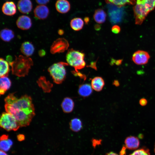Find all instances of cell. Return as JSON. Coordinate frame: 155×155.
<instances>
[{
    "label": "cell",
    "mask_w": 155,
    "mask_h": 155,
    "mask_svg": "<svg viewBox=\"0 0 155 155\" xmlns=\"http://www.w3.org/2000/svg\"><path fill=\"white\" fill-rule=\"evenodd\" d=\"M6 112L12 115L20 127L28 126L34 116L35 109L30 96L25 95L18 98L14 93L5 99Z\"/></svg>",
    "instance_id": "cell-1"
},
{
    "label": "cell",
    "mask_w": 155,
    "mask_h": 155,
    "mask_svg": "<svg viewBox=\"0 0 155 155\" xmlns=\"http://www.w3.org/2000/svg\"><path fill=\"white\" fill-rule=\"evenodd\" d=\"M9 63L13 74L19 77H24L28 75L33 62L29 57L20 55L15 56V60Z\"/></svg>",
    "instance_id": "cell-2"
},
{
    "label": "cell",
    "mask_w": 155,
    "mask_h": 155,
    "mask_svg": "<svg viewBox=\"0 0 155 155\" xmlns=\"http://www.w3.org/2000/svg\"><path fill=\"white\" fill-rule=\"evenodd\" d=\"M155 7V0H136L133 8L135 23L140 25L147 15Z\"/></svg>",
    "instance_id": "cell-3"
},
{
    "label": "cell",
    "mask_w": 155,
    "mask_h": 155,
    "mask_svg": "<svg viewBox=\"0 0 155 155\" xmlns=\"http://www.w3.org/2000/svg\"><path fill=\"white\" fill-rule=\"evenodd\" d=\"M85 54L78 51L73 49L69 50L66 55L67 63L73 67L76 72L84 68L86 65L84 61Z\"/></svg>",
    "instance_id": "cell-4"
},
{
    "label": "cell",
    "mask_w": 155,
    "mask_h": 155,
    "mask_svg": "<svg viewBox=\"0 0 155 155\" xmlns=\"http://www.w3.org/2000/svg\"><path fill=\"white\" fill-rule=\"evenodd\" d=\"M67 63L60 62L55 63L48 69V71L54 82L58 84L61 83L66 78V72L65 66Z\"/></svg>",
    "instance_id": "cell-5"
},
{
    "label": "cell",
    "mask_w": 155,
    "mask_h": 155,
    "mask_svg": "<svg viewBox=\"0 0 155 155\" xmlns=\"http://www.w3.org/2000/svg\"><path fill=\"white\" fill-rule=\"evenodd\" d=\"M0 126L7 131H16L20 127L14 117L6 112L2 113L0 118Z\"/></svg>",
    "instance_id": "cell-6"
},
{
    "label": "cell",
    "mask_w": 155,
    "mask_h": 155,
    "mask_svg": "<svg viewBox=\"0 0 155 155\" xmlns=\"http://www.w3.org/2000/svg\"><path fill=\"white\" fill-rule=\"evenodd\" d=\"M112 4H110L108 6V14L111 22L114 24L121 21L123 11L122 7Z\"/></svg>",
    "instance_id": "cell-7"
},
{
    "label": "cell",
    "mask_w": 155,
    "mask_h": 155,
    "mask_svg": "<svg viewBox=\"0 0 155 155\" xmlns=\"http://www.w3.org/2000/svg\"><path fill=\"white\" fill-rule=\"evenodd\" d=\"M69 46L68 41L64 38H59L53 43L50 48L51 53L52 54L64 52Z\"/></svg>",
    "instance_id": "cell-8"
},
{
    "label": "cell",
    "mask_w": 155,
    "mask_h": 155,
    "mask_svg": "<svg viewBox=\"0 0 155 155\" xmlns=\"http://www.w3.org/2000/svg\"><path fill=\"white\" fill-rule=\"evenodd\" d=\"M150 58V55L148 52L143 51L139 50L134 53L132 59L135 64L142 65L146 64Z\"/></svg>",
    "instance_id": "cell-9"
},
{
    "label": "cell",
    "mask_w": 155,
    "mask_h": 155,
    "mask_svg": "<svg viewBox=\"0 0 155 155\" xmlns=\"http://www.w3.org/2000/svg\"><path fill=\"white\" fill-rule=\"evenodd\" d=\"M17 26L23 30H27L31 27L32 23L30 18L27 16L22 15L18 17L16 22Z\"/></svg>",
    "instance_id": "cell-10"
},
{
    "label": "cell",
    "mask_w": 155,
    "mask_h": 155,
    "mask_svg": "<svg viewBox=\"0 0 155 155\" xmlns=\"http://www.w3.org/2000/svg\"><path fill=\"white\" fill-rule=\"evenodd\" d=\"M49 10L45 5H37L34 11L35 17L40 20H44L48 17L49 14Z\"/></svg>",
    "instance_id": "cell-11"
},
{
    "label": "cell",
    "mask_w": 155,
    "mask_h": 155,
    "mask_svg": "<svg viewBox=\"0 0 155 155\" xmlns=\"http://www.w3.org/2000/svg\"><path fill=\"white\" fill-rule=\"evenodd\" d=\"M17 7L20 12L27 14L30 12L32 8V4L30 0H19Z\"/></svg>",
    "instance_id": "cell-12"
},
{
    "label": "cell",
    "mask_w": 155,
    "mask_h": 155,
    "mask_svg": "<svg viewBox=\"0 0 155 155\" xmlns=\"http://www.w3.org/2000/svg\"><path fill=\"white\" fill-rule=\"evenodd\" d=\"M3 13L5 15L12 16L15 14L16 12V6L13 1H7L3 5L2 7Z\"/></svg>",
    "instance_id": "cell-13"
},
{
    "label": "cell",
    "mask_w": 155,
    "mask_h": 155,
    "mask_svg": "<svg viewBox=\"0 0 155 155\" xmlns=\"http://www.w3.org/2000/svg\"><path fill=\"white\" fill-rule=\"evenodd\" d=\"M55 6L57 10L61 13L67 12L70 8V3L67 0H58L56 1Z\"/></svg>",
    "instance_id": "cell-14"
},
{
    "label": "cell",
    "mask_w": 155,
    "mask_h": 155,
    "mask_svg": "<svg viewBox=\"0 0 155 155\" xmlns=\"http://www.w3.org/2000/svg\"><path fill=\"white\" fill-rule=\"evenodd\" d=\"M140 143L138 138L133 136L128 137L125 140V147L130 150H134L137 148L139 146Z\"/></svg>",
    "instance_id": "cell-15"
},
{
    "label": "cell",
    "mask_w": 155,
    "mask_h": 155,
    "mask_svg": "<svg viewBox=\"0 0 155 155\" xmlns=\"http://www.w3.org/2000/svg\"><path fill=\"white\" fill-rule=\"evenodd\" d=\"M20 51L25 56L29 57L33 54L34 47L31 43L29 41H26L21 44Z\"/></svg>",
    "instance_id": "cell-16"
},
{
    "label": "cell",
    "mask_w": 155,
    "mask_h": 155,
    "mask_svg": "<svg viewBox=\"0 0 155 155\" xmlns=\"http://www.w3.org/2000/svg\"><path fill=\"white\" fill-rule=\"evenodd\" d=\"M8 135L4 134L0 137V149L5 152L8 151L13 144L12 141L8 139Z\"/></svg>",
    "instance_id": "cell-17"
},
{
    "label": "cell",
    "mask_w": 155,
    "mask_h": 155,
    "mask_svg": "<svg viewBox=\"0 0 155 155\" xmlns=\"http://www.w3.org/2000/svg\"><path fill=\"white\" fill-rule=\"evenodd\" d=\"M74 106V103L73 100L68 97L64 99L61 104L63 111L66 113L71 112L73 109Z\"/></svg>",
    "instance_id": "cell-18"
},
{
    "label": "cell",
    "mask_w": 155,
    "mask_h": 155,
    "mask_svg": "<svg viewBox=\"0 0 155 155\" xmlns=\"http://www.w3.org/2000/svg\"><path fill=\"white\" fill-rule=\"evenodd\" d=\"M104 85L103 79L100 77H96L93 78L91 82V86L93 89L97 92L101 91Z\"/></svg>",
    "instance_id": "cell-19"
},
{
    "label": "cell",
    "mask_w": 155,
    "mask_h": 155,
    "mask_svg": "<svg viewBox=\"0 0 155 155\" xmlns=\"http://www.w3.org/2000/svg\"><path fill=\"white\" fill-rule=\"evenodd\" d=\"M91 86L88 84L80 85L78 88V93L81 96L87 97L90 96L92 92Z\"/></svg>",
    "instance_id": "cell-20"
},
{
    "label": "cell",
    "mask_w": 155,
    "mask_h": 155,
    "mask_svg": "<svg viewBox=\"0 0 155 155\" xmlns=\"http://www.w3.org/2000/svg\"><path fill=\"white\" fill-rule=\"evenodd\" d=\"M11 82L7 76L1 77L0 79V93L3 94L10 88Z\"/></svg>",
    "instance_id": "cell-21"
},
{
    "label": "cell",
    "mask_w": 155,
    "mask_h": 155,
    "mask_svg": "<svg viewBox=\"0 0 155 155\" xmlns=\"http://www.w3.org/2000/svg\"><path fill=\"white\" fill-rule=\"evenodd\" d=\"M0 36L1 39L6 42L10 41L14 37V34L11 30L5 28L2 30L0 32Z\"/></svg>",
    "instance_id": "cell-22"
},
{
    "label": "cell",
    "mask_w": 155,
    "mask_h": 155,
    "mask_svg": "<svg viewBox=\"0 0 155 155\" xmlns=\"http://www.w3.org/2000/svg\"><path fill=\"white\" fill-rule=\"evenodd\" d=\"M106 15L102 9H99L96 10L94 13L93 17L94 20L97 23H103L106 20Z\"/></svg>",
    "instance_id": "cell-23"
},
{
    "label": "cell",
    "mask_w": 155,
    "mask_h": 155,
    "mask_svg": "<svg viewBox=\"0 0 155 155\" xmlns=\"http://www.w3.org/2000/svg\"><path fill=\"white\" fill-rule=\"evenodd\" d=\"M9 63L7 61L1 58L0 59V77L7 76L9 71Z\"/></svg>",
    "instance_id": "cell-24"
},
{
    "label": "cell",
    "mask_w": 155,
    "mask_h": 155,
    "mask_svg": "<svg viewBox=\"0 0 155 155\" xmlns=\"http://www.w3.org/2000/svg\"><path fill=\"white\" fill-rule=\"evenodd\" d=\"M69 126L72 131L77 132L80 131L82 129V124L80 119L78 118H74L71 120L69 123Z\"/></svg>",
    "instance_id": "cell-25"
},
{
    "label": "cell",
    "mask_w": 155,
    "mask_h": 155,
    "mask_svg": "<svg viewBox=\"0 0 155 155\" xmlns=\"http://www.w3.org/2000/svg\"><path fill=\"white\" fill-rule=\"evenodd\" d=\"M84 22L80 18H77L72 19L71 21L70 25L74 30L78 31L81 30L84 26Z\"/></svg>",
    "instance_id": "cell-26"
},
{
    "label": "cell",
    "mask_w": 155,
    "mask_h": 155,
    "mask_svg": "<svg viewBox=\"0 0 155 155\" xmlns=\"http://www.w3.org/2000/svg\"><path fill=\"white\" fill-rule=\"evenodd\" d=\"M38 85L43 89L46 90H49L52 86V84L49 81H47L46 78L44 76L40 77L37 81Z\"/></svg>",
    "instance_id": "cell-27"
},
{
    "label": "cell",
    "mask_w": 155,
    "mask_h": 155,
    "mask_svg": "<svg viewBox=\"0 0 155 155\" xmlns=\"http://www.w3.org/2000/svg\"><path fill=\"white\" fill-rule=\"evenodd\" d=\"M106 2L119 7L122 6L127 4H134L135 2V0H105Z\"/></svg>",
    "instance_id": "cell-28"
},
{
    "label": "cell",
    "mask_w": 155,
    "mask_h": 155,
    "mask_svg": "<svg viewBox=\"0 0 155 155\" xmlns=\"http://www.w3.org/2000/svg\"><path fill=\"white\" fill-rule=\"evenodd\" d=\"M129 155H150L148 149H141L136 150Z\"/></svg>",
    "instance_id": "cell-29"
},
{
    "label": "cell",
    "mask_w": 155,
    "mask_h": 155,
    "mask_svg": "<svg viewBox=\"0 0 155 155\" xmlns=\"http://www.w3.org/2000/svg\"><path fill=\"white\" fill-rule=\"evenodd\" d=\"M120 30L119 26L117 25L113 26L111 28L112 32L116 34L119 33L120 31Z\"/></svg>",
    "instance_id": "cell-30"
},
{
    "label": "cell",
    "mask_w": 155,
    "mask_h": 155,
    "mask_svg": "<svg viewBox=\"0 0 155 155\" xmlns=\"http://www.w3.org/2000/svg\"><path fill=\"white\" fill-rule=\"evenodd\" d=\"M36 3L40 5H44L48 3L50 0H35Z\"/></svg>",
    "instance_id": "cell-31"
},
{
    "label": "cell",
    "mask_w": 155,
    "mask_h": 155,
    "mask_svg": "<svg viewBox=\"0 0 155 155\" xmlns=\"http://www.w3.org/2000/svg\"><path fill=\"white\" fill-rule=\"evenodd\" d=\"M139 103L142 106H145L147 104V100L145 98H142L140 100Z\"/></svg>",
    "instance_id": "cell-32"
},
{
    "label": "cell",
    "mask_w": 155,
    "mask_h": 155,
    "mask_svg": "<svg viewBox=\"0 0 155 155\" xmlns=\"http://www.w3.org/2000/svg\"><path fill=\"white\" fill-rule=\"evenodd\" d=\"M17 138L18 141H22L25 140V137L24 135L22 134H19L17 136Z\"/></svg>",
    "instance_id": "cell-33"
},
{
    "label": "cell",
    "mask_w": 155,
    "mask_h": 155,
    "mask_svg": "<svg viewBox=\"0 0 155 155\" xmlns=\"http://www.w3.org/2000/svg\"><path fill=\"white\" fill-rule=\"evenodd\" d=\"M38 53L39 55L40 56L42 57L45 55L46 53V52L44 50L41 49L39 51Z\"/></svg>",
    "instance_id": "cell-34"
},
{
    "label": "cell",
    "mask_w": 155,
    "mask_h": 155,
    "mask_svg": "<svg viewBox=\"0 0 155 155\" xmlns=\"http://www.w3.org/2000/svg\"><path fill=\"white\" fill-rule=\"evenodd\" d=\"M101 142L100 140L94 139L92 140L93 145L94 146H95L97 145H98Z\"/></svg>",
    "instance_id": "cell-35"
},
{
    "label": "cell",
    "mask_w": 155,
    "mask_h": 155,
    "mask_svg": "<svg viewBox=\"0 0 155 155\" xmlns=\"http://www.w3.org/2000/svg\"><path fill=\"white\" fill-rule=\"evenodd\" d=\"M94 29L97 31L100 30L101 29L100 26L98 24H96L94 26Z\"/></svg>",
    "instance_id": "cell-36"
},
{
    "label": "cell",
    "mask_w": 155,
    "mask_h": 155,
    "mask_svg": "<svg viewBox=\"0 0 155 155\" xmlns=\"http://www.w3.org/2000/svg\"><path fill=\"white\" fill-rule=\"evenodd\" d=\"M7 61L9 63L12 61V57L10 55L7 56L6 58Z\"/></svg>",
    "instance_id": "cell-37"
},
{
    "label": "cell",
    "mask_w": 155,
    "mask_h": 155,
    "mask_svg": "<svg viewBox=\"0 0 155 155\" xmlns=\"http://www.w3.org/2000/svg\"><path fill=\"white\" fill-rule=\"evenodd\" d=\"M113 84L116 86H118L119 85V82L117 80H114L113 83Z\"/></svg>",
    "instance_id": "cell-38"
},
{
    "label": "cell",
    "mask_w": 155,
    "mask_h": 155,
    "mask_svg": "<svg viewBox=\"0 0 155 155\" xmlns=\"http://www.w3.org/2000/svg\"><path fill=\"white\" fill-rule=\"evenodd\" d=\"M58 33L59 35H62L63 34L64 31L63 30L59 29L58 31Z\"/></svg>",
    "instance_id": "cell-39"
},
{
    "label": "cell",
    "mask_w": 155,
    "mask_h": 155,
    "mask_svg": "<svg viewBox=\"0 0 155 155\" xmlns=\"http://www.w3.org/2000/svg\"><path fill=\"white\" fill-rule=\"evenodd\" d=\"M105 155H119L113 152H109L106 153Z\"/></svg>",
    "instance_id": "cell-40"
},
{
    "label": "cell",
    "mask_w": 155,
    "mask_h": 155,
    "mask_svg": "<svg viewBox=\"0 0 155 155\" xmlns=\"http://www.w3.org/2000/svg\"><path fill=\"white\" fill-rule=\"evenodd\" d=\"M89 18L88 17H86L84 18V21L85 23L87 24L89 21Z\"/></svg>",
    "instance_id": "cell-41"
},
{
    "label": "cell",
    "mask_w": 155,
    "mask_h": 155,
    "mask_svg": "<svg viewBox=\"0 0 155 155\" xmlns=\"http://www.w3.org/2000/svg\"><path fill=\"white\" fill-rule=\"evenodd\" d=\"M0 155H8L5 151L1 150Z\"/></svg>",
    "instance_id": "cell-42"
},
{
    "label": "cell",
    "mask_w": 155,
    "mask_h": 155,
    "mask_svg": "<svg viewBox=\"0 0 155 155\" xmlns=\"http://www.w3.org/2000/svg\"><path fill=\"white\" fill-rule=\"evenodd\" d=\"M154 151H155V147H154Z\"/></svg>",
    "instance_id": "cell-43"
}]
</instances>
